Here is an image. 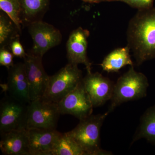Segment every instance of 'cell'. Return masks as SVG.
<instances>
[{
    "mask_svg": "<svg viewBox=\"0 0 155 155\" xmlns=\"http://www.w3.org/2000/svg\"><path fill=\"white\" fill-rule=\"evenodd\" d=\"M82 82L94 107L102 106L111 100L114 84L109 78L99 72H91L83 78Z\"/></svg>",
    "mask_w": 155,
    "mask_h": 155,
    "instance_id": "11",
    "label": "cell"
},
{
    "mask_svg": "<svg viewBox=\"0 0 155 155\" xmlns=\"http://www.w3.org/2000/svg\"><path fill=\"white\" fill-rule=\"evenodd\" d=\"M84 2L90 3H99L100 2L104 1L105 0H82Z\"/></svg>",
    "mask_w": 155,
    "mask_h": 155,
    "instance_id": "24",
    "label": "cell"
},
{
    "mask_svg": "<svg viewBox=\"0 0 155 155\" xmlns=\"http://www.w3.org/2000/svg\"><path fill=\"white\" fill-rule=\"evenodd\" d=\"M14 55L11 51L7 49L6 48H1L0 50V65L10 69L14 65Z\"/></svg>",
    "mask_w": 155,
    "mask_h": 155,
    "instance_id": "21",
    "label": "cell"
},
{
    "mask_svg": "<svg viewBox=\"0 0 155 155\" xmlns=\"http://www.w3.org/2000/svg\"><path fill=\"white\" fill-rule=\"evenodd\" d=\"M128 45L114 50L106 56L100 65L104 71L108 72H117L127 65L133 66Z\"/></svg>",
    "mask_w": 155,
    "mask_h": 155,
    "instance_id": "15",
    "label": "cell"
},
{
    "mask_svg": "<svg viewBox=\"0 0 155 155\" xmlns=\"http://www.w3.org/2000/svg\"><path fill=\"white\" fill-rule=\"evenodd\" d=\"M109 112L91 115L80 120L72 130L66 132L83 150L85 155H109L112 153L101 147V130Z\"/></svg>",
    "mask_w": 155,
    "mask_h": 155,
    "instance_id": "2",
    "label": "cell"
},
{
    "mask_svg": "<svg viewBox=\"0 0 155 155\" xmlns=\"http://www.w3.org/2000/svg\"><path fill=\"white\" fill-rule=\"evenodd\" d=\"M27 130L30 155H51L62 134L57 130Z\"/></svg>",
    "mask_w": 155,
    "mask_h": 155,
    "instance_id": "13",
    "label": "cell"
},
{
    "mask_svg": "<svg viewBox=\"0 0 155 155\" xmlns=\"http://www.w3.org/2000/svg\"><path fill=\"white\" fill-rule=\"evenodd\" d=\"M6 94L22 102L30 104L29 84L24 63L14 64L8 69L7 83L1 84Z\"/></svg>",
    "mask_w": 155,
    "mask_h": 155,
    "instance_id": "10",
    "label": "cell"
},
{
    "mask_svg": "<svg viewBox=\"0 0 155 155\" xmlns=\"http://www.w3.org/2000/svg\"><path fill=\"white\" fill-rule=\"evenodd\" d=\"M122 2L139 10H144L152 8L154 0H122Z\"/></svg>",
    "mask_w": 155,
    "mask_h": 155,
    "instance_id": "23",
    "label": "cell"
},
{
    "mask_svg": "<svg viewBox=\"0 0 155 155\" xmlns=\"http://www.w3.org/2000/svg\"><path fill=\"white\" fill-rule=\"evenodd\" d=\"M11 51L14 56L18 58H24L27 55L24 48L19 41V37L12 40L9 44Z\"/></svg>",
    "mask_w": 155,
    "mask_h": 155,
    "instance_id": "22",
    "label": "cell"
},
{
    "mask_svg": "<svg viewBox=\"0 0 155 155\" xmlns=\"http://www.w3.org/2000/svg\"><path fill=\"white\" fill-rule=\"evenodd\" d=\"M58 106L61 114L71 115L79 120L91 116L93 111V105L82 80L58 103Z\"/></svg>",
    "mask_w": 155,
    "mask_h": 155,
    "instance_id": "8",
    "label": "cell"
},
{
    "mask_svg": "<svg viewBox=\"0 0 155 155\" xmlns=\"http://www.w3.org/2000/svg\"><path fill=\"white\" fill-rule=\"evenodd\" d=\"M29 104L5 94L0 103V134L27 129Z\"/></svg>",
    "mask_w": 155,
    "mask_h": 155,
    "instance_id": "5",
    "label": "cell"
},
{
    "mask_svg": "<svg viewBox=\"0 0 155 155\" xmlns=\"http://www.w3.org/2000/svg\"><path fill=\"white\" fill-rule=\"evenodd\" d=\"M0 149L5 155H30L28 130H15L1 134Z\"/></svg>",
    "mask_w": 155,
    "mask_h": 155,
    "instance_id": "14",
    "label": "cell"
},
{
    "mask_svg": "<svg viewBox=\"0 0 155 155\" xmlns=\"http://www.w3.org/2000/svg\"><path fill=\"white\" fill-rule=\"evenodd\" d=\"M89 31L81 27L71 32L67 41V57L69 63L74 65L84 64L87 73L91 72V64L87 57V38Z\"/></svg>",
    "mask_w": 155,
    "mask_h": 155,
    "instance_id": "12",
    "label": "cell"
},
{
    "mask_svg": "<svg viewBox=\"0 0 155 155\" xmlns=\"http://www.w3.org/2000/svg\"><path fill=\"white\" fill-rule=\"evenodd\" d=\"M0 8L20 31L22 22L21 19L22 8L19 0H0Z\"/></svg>",
    "mask_w": 155,
    "mask_h": 155,
    "instance_id": "20",
    "label": "cell"
},
{
    "mask_svg": "<svg viewBox=\"0 0 155 155\" xmlns=\"http://www.w3.org/2000/svg\"><path fill=\"white\" fill-rule=\"evenodd\" d=\"M128 45L137 65L155 58V8L139 10L130 20Z\"/></svg>",
    "mask_w": 155,
    "mask_h": 155,
    "instance_id": "1",
    "label": "cell"
},
{
    "mask_svg": "<svg viewBox=\"0 0 155 155\" xmlns=\"http://www.w3.org/2000/svg\"><path fill=\"white\" fill-rule=\"evenodd\" d=\"M82 79V71L78 65L68 63L54 75L50 76L47 87L41 98L58 104Z\"/></svg>",
    "mask_w": 155,
    "mask_h": 155,
    "instance_id": "4",
    "label": "cell"
},
{
    "mask_svg": "<svg viewBox=\"0 0 155 155\" xmlns=\"http://www.w3.org/2000/svg\"><path fill=\"white\" fill-rule=\"evenodd\" d=\"M105 1H122V0H105Z\"/></svg>",
    "mask_w": 155,
    "mask_h": 155,
    "instance_id": "25",
    "label": "cell"
},
{
    "mask_svg": "<svg viewBox=\"0 0 155 155\" xmlns=\"http://www.w3.org/2000/svg\"><path fill=\"white\" fill-rule=\"evenodd\" d=\"M16 30H19L14 22L4 13L0 15V45L1 48H6L12 40L19 37Z\"/></svg>",
    "mask_w": 155,
    "mask_h": 155,
    "instance_id": "19",
    "label": "cell"
},
{
    "mask_svg": "<svg viewBox=\"0 0 155 155\" xmlns=\"http://www.w3.org/2000/svg\"><path fill=\"white\" fill-rule=\"evenodd\" d=\"M51 155H85L83 150L67 133H62Z\"/></svg>",
    "mask_w": 155,
    "mask_h": 155,
    "instance_id": "18",
    "label": "cell"
},
{
    "mask_svg": "<svg viewBox=\"0 0 155 155\" xmlns=\"http://www.w3.org/2000/svg\"><path fill=\"white\" fill-rule=\"evenodd\" d=\"M148 86V81L144 74L137 72L133 66H130L128 71L119 77L114 84L108 112L111 113L123 103L145 97Z\"/></svg>",
    "mask_w": 155,
    "mask_h": 155,
    "instance_id": "3",
    "label": "cell"
},
{
    "mask_svg": "<svg viewBox=\"0 0 155 155\" xmlns=\"http://www.w3.org/2000/svg\"><path fill=\"white\" fill-rule=\"evenodd\" d=\"M22 14L29 23L36 21V18L45 11L49 0H19Z\"/></svg>",
    "mask_w": 155,
    "mask_h": 155,
    "instance_id": "17",
    "label": "cell"
},
{
    "mask_svg": "<svg viewBox=\"0 0 155 155\" xmlns=\"http://www.w3.org/2000/svg\"><path fill=\"white\" fill-rule=\"evenodd\" d=\"M142 138L155 143V105L148 108L142 116L132 143Z\"/></svg>",
    "mask_w": 155,
    "mask_h": 155,
    "instance_id": "16",
    "label": "cell"
},
{
    "mask_svg": "<svg viewBox=\"0 0 155 155\" xmlns=\"http://www.w3.org/2000/svg\"><path fill=\"white\" fill-rule=\"evenodd\" d=\"M23 59L29 84L31 101L41 98L45 92L50 78L44 68L42 57L31 53L27 54Z\"/></svg>",
    "mask_w": 155,
    "mask_h": 155,
    "instance_id": "9",
    "label": "cell"
},
{
    "mask_svg": "<svg viewBox=\"0 0 155 155\" xmlns=\"http://www.w3.org/2000/svg\"><path fill=\"white\" fill-rule=\"evenodd\" d=\"M61 115L57 103L42 98L31 101L28 105L27 129L56 130Z\"/></svg>",
    "mask_w": 155,
    "mask_h": 155,
    "instance_id": "6",
    "label": "cell"
},
{
    "mask_svg": "<svg viewBox=\"0 0 155 155\" xmlns=\"http://www.w3.org/2000/svg\"><path fill=\"white\" fill-rule=\"evenodd\" d=\"M28 31L32 41V54L42 57L48 50L61 43L62 36L54 26L41 20L31 22Z\"/></svg>",
    "mask_w": 155,
    "mask_h": 155,
    "instance_id": "7",
    "label": "cell"
}]
</instances>
